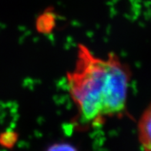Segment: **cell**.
<instances>
[{"label": "cell", "mask_w": 151, "mask_h": 151, "mask_svg": "<svg viewBox=\"0 0 151 151\" xmlns=\"http://www.w3.org/2000/svg\"><path fill=\"white\" fill-rule=\"evenodd\" d=\"M66 79L78 121L83 125H100L107 118L124 113L130 72L114 53L106 59L98 57L80 44L75 66Z\"/></svg>", "instance_id": "6da1fadb"}, {"label": "cell", "mask_w": 151, "mask_h": 151, "mask_svg": "<svg viewBox=\"0 0 151 151\" xmlns=\"http://www.w3.org/2000/svg\"><path fill=\"white\" fill-rule=\"evenodd\" d=\"M137 132L142 148L151 151V104L144 110L138 122Z\"/></svg>", "instance_id": "7a4b0ae2"}, {"label": "cell", "mask_w": 151, "mask_h": 151, "mask_svg": "<svg viewBox=\"0 0 151 151\" xmlns=\"http://www.w3.org/2000/svg\"><path fill=\"white\" fill-rule=\"evenodd\" d=\"M76 148L72 146L71 144H69V143H56V144H54L53 146H52L51 147L49 148V150H75Z\"/></svg>", "instance_id": "3957f363"}]
</instances>
